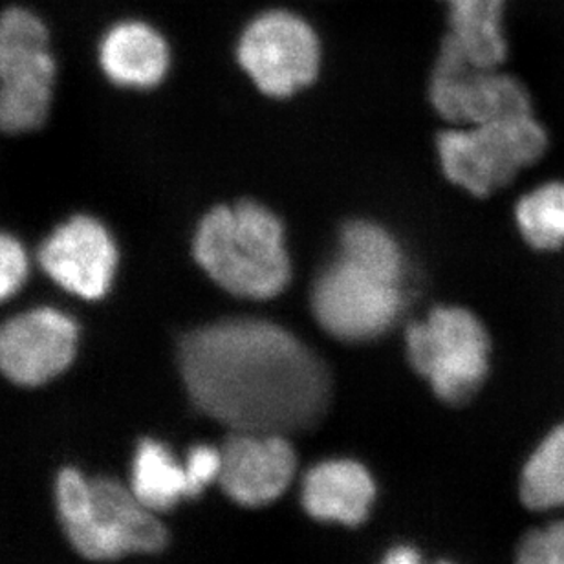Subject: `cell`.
Segmentation results:
<instances>
[{"instance_id": "1", "label": "cell", "mask_w": 564, "mask_h": 564, "mask_svg": "<svg viewBox=\"0 0 564 564\" xmlns=\"http://www.w3.org/2000/svg\"><path fill=\"white\" fill-rule=\"evenodd\" d=\"M176 359L193 405L231 431L290 436L317 427L330 409L325 361L272 321L196 326L180 339Z\"/></svg>"}, {"instance_id": "2", "label": "cell", "mask_w": 564, "mask_h": 564, "mask_svg": "<svg viewBox=\"0 0 564 564\" xmlns=\"http://www.w3.org/2000/svg\"><path fill=\"white\" fill-rule=\"evenodd\" d=\"M409 267L402 246L383 226L354 220L343 226L336 256L312 288V312L339 341H372L402 319Z\"/></svg>"}, {"instance_id": "3", "label": "cell", "mask_w": 564, "mask_h": 564, "mask_svg": "<svg viewBox=\"0 0 564 564\" xmlns=\"http://www.w3.org/2000/svg\"><path fill=\"white\" fill-rule=\"evenodd\" d=\"M193 257L207 278L235 297L268 301L292 279L281 218L256 200L209 209L193 235Z\"/></svg>"}, {"instance_id": "4", "label": "cell", "mask_w": 564, "mask_h": 564, "mask_svg": "<svg viewBox=\"0 0 564 564\" xmlns=\"http://www.w3.org/2000/svg\"><path fill=\"white\" fill-rule=\"evenodd\" d=\"M55 508L66 539L88 561L158 554L169 543L156 513L115 477L88 478L77 467H63L55 478Z\"/></svg>"}, {"instance_id": "5", "label": "cell", "mask_w": 564, "mask_h": 564, "mask_svg": "<svg viewBox=\"0 0 564 564\" xmlns=\"http://www.w3.org/2000/svg\"><path fill=\"white\" fill-rule=\"evenodd\" d=\"M549 132L535 115L449 127L436 138L445 178L473 196H491L533 167L549 151Z\"/></svg>"}, {"instance_id": "6", "label": "cell", "mask_w": 564, "mask_h": 564, "mask_svg": "<svg viewBox=\"0 0 564 564\" xmlns=\"http://www.w3.org/2000/svg\"><path fill=\"white\" fill-rule=\"evenodd\" d=\"M409 364L449 405L475 398L489 375L491 341L482 321L460 306H434L405 332Z\"/></svg>"}, {"instance_id": "7", "label": "cell", "mask_w": 564, "mask_h": 564, "mask_svg": "<svg viewBox=\"0 0 564 564\" xmlns=\"http://www.w3.org/2000/svg\"><path fill=\"white\" fill-rule=\"evenodd\" d=\"M57 63L48 28L22 6L0 13V134L41 129L54 105Z\"/></svg>"}, {"instance_id": "8", "label": "cell", "mask_w": 564, "mask_h": 564, "mask_svg": "<svg viewBox=\"0 0 564 564\" xmlns=\"http://www.w3.org/2000/svg\"><path fill=\"white\" fill-rule=\"evenodd\" d=\"M429 98L451 127L533 115L532 96L519 77L500 70V66L473 63L449 37H444L434 61Z\"/></svg>"}, {"instance_id": "9", "label": "cell", "mask_w": 564, "mask_h": 564, "mask_svg": "<svg viewBox=\"0 0 564 564\" xmlns=\"http://www.w3.org/2000/svg\"><path fill=\"white\" fill-rule=\"evenodd\" d=\"M237 61L262 94L290 98L319 74V37L297 13L268 10L245 28L237 44Z\"/></svg>"}, {"instance_id": "10", "label": "cell", "mask_w": 564, "mask_h": 564, "mask_svg": "<svg viewBox=\"0 0 564 564\" xmlns=\"http://www.w3.org/2000/svg\"><path fill=\"white\" fill-rule=\"evenodd\" d=\"M82 328L55 306H33L0 323V375L35 389L57 380L76 361Z\"/></svg>"}, {"instance_id": "11", "label": "cell", "mask_w": 564, "mask_h": 564, "mask_svg": "<svg viewBox=\"0 0 564 564\" xmlns=\"http://www.w3.org/2000/svg\"><path fill=\"white\" fill-rule=\"evenodd\" d=\"M37 264L63 292L98 303L115 286L120 248L99 218L79 213L46 235L39 246Z\"/></svg>"}, {"instance_id": "12", "label": "cell", "mask_w": 564, "mask_h": 564, "mask_svg": "<svg viewBox=\"0 0 564 564\" xmlns=\"http://www.w3.org/2000/svg\"><path fill=\"white\" fill-rule=\"evenodd\" d=\"M218 486L237 505H272L295 478L297 455L286 434L231 431L223 445Z\"/></svg>"}, {"instance_id": "13", "label": "cell", "mask_w": 564, "mask_h": 564, "mask_svg": "<svg viewBox=\"0 0 564 564\" xmlns=\"http://www.w3.org/2000/svg\"><path fill=\"white\" fill-rule=\"evenodd\" d=\"M98 61L104 76L116 87L152 90L167 77L171 48L149 22L127 19L105 32Z\"/></svg>"}, {"instance_id": "14", "label": "cell", "mask_w": 564, "mask_h": 564, "mask_svg": "<svg viewBox=\"0 0 564 564\" xmlns=\"http://www.w3.org/2000/svg\"><path fill=\"white\" fill-rule=\"evenodd\" d=\"M375 499V478L350 458L319 462L304 475L301 500L315 521L358 527L369 517Z\"/></svg>"}, {"instance_id": "15", "label": "cell", "mask_w": 564, "mask_h": 564, "mask_svg": "<svg viewBox=\"0 0 564 564\" xmlns=\"http://www.w3.org/2000/svg\"><path fill=\"white\" fill-rule=\"evenodd\" d=\"M449 30L445 37L480 66H502L508 57L506 0H442Z\"/></svg>"}, {"instance_id": "16", "label": "cell", "mask_w": 564, "mask_h": 564, "mask_svg": "<svg viewBox=\"0 0 564 564\" xmlns=\"http://www.w3.org/2000/svg\"><path fill=\"white\" fill-rule=\"evenodd\" d=\"M129 486L154 513L173 510L182 500L191 499L184 462L178 460L162 440L141 438L138 442Z\"/></svg>"}, {"instance_id": "17", "label": "cell", "mask_w": 564, "mask_h": 564, "mask_svg": "<svg viewBox=\"0 0 564 564\" xmlns=\"http://www.w3.org/2000/svg\"><path fill=\"white\" fill-rule=\"evenodd\" d=\"M519 497L530 511H564V422L550 429L528 456L519 478Z\"/></svg>"}, {"instance_id": "18", "label": "cell", "mask_w": 564, "mask_h": 564, "mask_svg": "<svg viewBox=\"0 0 564 564\" xmlns=\"http://www.w3.org/2000/svg\"><path fill=\"white\" fill-rule=\"evenodd\" d=\"M516 224L522 240L538 251L564 248V180H552L528 191L516 204Z\"/></svg>"}, {"instance_id": "19", "label": "cell", "mask_w": 564, "mask_h": 564, "mask_svg": "<svg viewBox=\"0 0 564 564\" xmlns=\"http://www.w3.org/2000/svg\"><path fill=\"white\" fill-rule=\"evenodd\" d=\"M516 564H564V516L530 530L517 546Z\"/></svg>"}, {"instance_id": "20", "label": "cell", "mask_w": 564, "mask_h": 564, "mask_svg": "<svg viewBox=\"0 0 564 564\" xmlns=\"http://www.w3.org/2000/svg\"><path fill=\"white\" fill-rule=\"evenodd\" d=\"M32 272V257L21 239L0 231V306L26 286Z\"/></svg>"}, {"instance_id": "21", "label": "cell", "mask_w": 564, "mask_h": 564, "mask_svg": "<svg viewBox=\"0 0 564 564\" xmlns=\"http://www.w3.org/2000/svg\"><path fill=\"white\" fill-rule=\"evenodd\" d=\"M184 466L189 480L191 499H196L207 486L218 482L223 471V451L213 445H195L185 456Z\"/></svg>"}, {"instance_id": "22", "label": "cell", "mask_w": 564, "mask_h": 564, "mask_svg": "<svg viewBox=\"0 0 564 564\" xmlns=\"http://www.w3.org/2000/svg\"><path fill=\"white\" fill-rule=\"evenodd\" d=\"M381 564H423L422 555L419 550L413 546H397L386 555V560ZM436 564H451V563H436Z\"/></svg>"}]
</instances>
